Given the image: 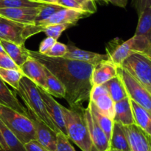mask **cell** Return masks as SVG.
Wrapping results in <instances>:
<instances>
[{"mask_svg": "<svg viewBox=\"0 0 151 151\" xmlns=\"http://www.w3.org/2000/svg\"><path fill=\"white\" fill-rule=\"evenodd\" d=\"M64 7L55 4H47V3H43L41 7H39V12L35 18V23L34 25L39 24L40 22L46 20L50 16L55 13L56 12L62 10Z\"/></svg>", "mask_w": 151, "mask_h": 151, "instance_id": "f546056e", "label": "cell"}, {"mask_svg": "<svg viewBox=\"0 0 151 151\" xmlns=\"http://www.w3.org/2000/svg\"><path fill=\"white\" fill-rule=\"evenodd\" d=\"M55 4L60 5L64 8L73 9L76 10H81V11H85L83 7L77 2L75 0H57ZM88 13V12H87Z\"/></svg>", "mask_w": 151, "mask_h": 151, "instance_id": "d590c367", "label": "cell"}, {"mask_svg": "<svg viewBox=\"0 0 151 151\" xmlns=\"http://www.w3.org/2000/svg\"><path fill=\"white\" fill-rule=\"evenodd\" d=\"M44 67V74L46 78V84H47V90L46 91L51 95L57 98H64L66 94V90L62 83L50 71L45 67Z\"/></svg>", "mask_w": 151, "mask_h": 151, "instance_id": "484cf974", "label": "cell"}, {"mask_svg": "<svg viewBox=\"0 0 151 151\" xmlns=\"http://www.w3.org/2000/svg\"><path fill=\"white\" fill-rule=\"evenodd\" d=\"M23 76L21 70H16L4 69L0 68V78L5 83L11 86L14 90H17L19 87V81Z\"/></svg>", "mask_w": 151, "mask_h": 151, "instance_id": "f1b7e54d", "label": "cell"}, {"mask_svg": "<svg viewBox=\"0 0 151 151\" xmlns=\"http://www.w3.org/2000/svg\"><path fill=\"white\" fill-rule=\"evenodd\" d=\"M29 56L52 73L64 87V99L70 107L82 106L89 100L94 65L66 58H53L28 50Z\"/></svg>", "mask_w": 151, "mask_h": 151, "instance_id": "6da1fadb", "label": "cell"}, {"mask_svg": "<svg viewBox=\"0 0 151 151\" xmlns=\"http://www.w3.org/2000/svg\"><path fill=\"white\" fill-rule=\"evenodd\" d=\"M88 107H89L90 112H91V115L95 120L96 122L97 123L100 128L103 130L105 134L107 136L108 139L110 142L112 130H113V126H114V121L112 118L110 117L107 116L105 114L102 113L98 109L95 107V105L92 103L91 102L89 101Z\"/></svg>", "mask_w": 151, "mask_h": 151, "instance_id": "603a6c76", "label": "cell"}, {"mask_svg": "<svg viewBox=\"0 0 151 151\" xmlns=\"http://www.w3.org/2000/svg\"><path fill=\"white\" fill-rule=\"evenodd\" d=\"M4 49H3L2 46H1V44H0V53H4Z\"/></svg>", "mask_w": 151, "mask_h": 151, "instance_id": "ee69618b", "label": "cell"}, {"mask_svg": "<svg viewBox=\"0 0 151 151\" xmlns=\"http://www.w3.org/2000/svg\"><path fill=\"white\" fill-rule=\"evenodd\" d=\"M19 68L24 76H26L33 81L38 87L47 90L44 67L38 61L29 56L27 60Z\"/></svg>", "mask_w": 151, "mask_h": 151, "instance_id": "2e32d148", "label": "cell"}, {"mask_svg": "<svg viewBox=\"0 0 151 151\" xmlns=\"http://www.w3.org/2000/svg\"><path fill=\"white\" fill-rule=\"evenodd\" d=\"M132 5L139 15L146 7L151 6V0H132Z\"/></svg>", "mask_w": 151, "mask_h": 151, "instance_id": "f35d334b", "label": "cell"}, {"mask_svg": "<svg viewBox=\"0 0 151 151\" xmlns=\"http://www.w3.org/2000/svg\"><path fill=\"white\" fill-rule=\"evenodd\" d=\"M38 90L44 102L47 113L51 118L52 123L58 129L59 131L67 136L64 118H63V114L60 105L57 101H55V99H53L52 96L49 94L45 90L39 87H38Z\"/></svg>", "mask_w": 151, "mask_h": 151, "instance_id": "7c38bea8", "label": "cell"}, {"mask_svg": "<svg viewBox=\"0 0 151 151\" xmlns=\"http://www.w3.org/2000/svg\"><path fill=\"white\" fill-rule=\"evenodd\" d=\"M135 35L151 39V6L147 7L139 15Z\"/></svg>", "mask_w": 151, "mask_h": 151, "instance_id": "4316f807", "label": "cell"}, {"mask_svg": "<svg viewBox=\"0 0 151 151\" xmlns=\"http://www.w3.org/2000/svg\"><path fill=\"white\" fill-rule=\"evenodd\" d=\"M0 120L24 144L35 140L34 126L27 115L0 105Z\"/></svg>", "mask_w": 151, "mask_h": 151, "instance_id": "5b68a950", "label": "cell"}, {"mask_svg": "<svg viewBox=\"0 0 151 151\" xmlns=\"http://www.w3.org/2000/svg\"><path fill=\"white\" fill-rule=\"evenodd\" d=\"M110 149L131 151L122 124L114 122L113 130L110 139Z\"/></svg>", "mask_w": 151, "mask_h": 151, "instance_id": "cb8c5ba5", "label": "cell"}, {"mask_svg": "<svg viewBox=\"0 0 151 151\" xmlns=\"http://www.w3.org/2000/svg\"><path fill=\"white\" fill-rule=\"evenodd\" d=\"M109 96L114 103L128 97L122 80L119 76L114 77L104 84Z\"/></svg>", "mask_w": 151, "mask_h": 151, "instance_id": "d4e9b609", "label": "cell"}, {"mask_svg": "<svg viewBox=\"0 0 151 151\" xmlns=\"http://www.w3.org/2000/svg\"><path fill=\"white\" fill-rule=\"evenodd\" d=\"M72 26H74V25L68 23L52 25L46 27L44 30H43V32L45 33L47 37H52V38H53L57 41L63 31Z\"/></svg>", "mask_w": 151, "mask_h": 151, "instance_id": "1f68e13d", "label": "cell"}, {"mask_svg": "<svg viewBox=\"0 0 151 151\" xmlns=\"http://www.w3.org/2000/svg\"><path fill=\"white\" fill-rule=\"evenodd\" d=\"M27 116L30 118L35 129V140L49 151H55L56 134L43 121L27 111Z\"/></svg>", "mask_w": 151, "mask_h": 151, "instance_id": "8fae6325", "label": "cell"}, {"mask_svg": "<svg viewBox=\"0 0 151 151\" xmlns=\"http://www.w3.org/2000/svg\"><path fill=\"white\" fill-rule=\"evenodd\" d=\"M13 93L21 97L27 107V111L43 121L55 133L60 132L49 116L44 102L38 92V86L33 81L23 76L19 81V87L17 90H14Z\"/></svg>", "mask_w": 151, "mask_h": 151, "instance_id": "277c9868", "label": "cell"}, {"mask_svg": "<svg viewBox=\"0 0 151 151\" xmlns=\"http://www.w3.org/2000/svg\"><path fill=\"white\" fill-rule=\"evenodd\" d=\"M93 1H94V0H93Z\"/></svg>", "mask_w": 151, "mask_h": 151, "instance_id": "7dc6e473", "label": "cell"}, {"mask_svg": "<svg viewBox=\"0 0 151 151\" xmlns=\"http://www.w3.org/2000/svg\"><path fill=\"white\" fill-rule=\"evenodd\" d=\"M134 124L151 136V114L145 108L131 100Z\"/></svg>", "mask_w": 151, "mask_h": 151, "instance_id": "7402d4cb", "label": "cell"}, {"mask_svg": "<svg viewBox=\"0 0 151 151\" xmlns=\"http://www.w3.org/2000/svg\"><path fill=\"white\" fill-rule=\"evenodd\" d=\"M25 25L0 16V39L19 45H24L22 31Z\"/></svg>", "mask_w": 151, "mask_h": 151, "instance_id": "5bb4252c", "label": "cell"}, {"mask_svg": "<svg viewBox=\"0 0 151 151\" xmlns=\"http://www.w3.org/2000/svg\"><path fill=\"white\" fill-rule=\"evenodd\" d=\"M116 70L128 98L151 113V93L122 68Z\"/></svg>", "mask_w": 151, "mask_h": 151, "instance_id": "ba28073f", "label": "cell"}, {"mask_svg": "<svg viewBox=\"0 0 151 151\" xmlns=\"http://www.w3.org/2000/svg\"><path fill=\"white\" fill-rule=\"evenodd\" d=\"M131 151H150V136L135 124L122 126Z\"/></svg>", "mask_w": 151, "mask_h": 151, "instance_id": "30bf717a", "label": "cell"}, {"mask_svg": "<svg viewBox=\"0 0 151 151\" xmlns=\"http://www.w3.org/2000/svg\"><path fill=\"white\" fill-rule=\"evenodd\" d=\"M0 68L4 69L20 70V68L13 62V59L5 53H0Z\"/></svg>", "mask_w": 151, "mask_h": 151, "instance_id": "e575fe53", "label": "cell"}, {"mask_svg": "<svg viewBox=\"0 0 151 151\" xmlns=\"http://www.w3.org/2000/svg\"><path fill=\"white\" fill-rule=\"evenodd\" d=\"M0 105L8 107L23 115H27V110L21 104L13 91L10 90L6 83L0 78Z\"/></svg>", "mask_w": 151, "mask_h": 151, "instance_id": "ffe728a7", "label": "cell"}, {"mask_svg": "<svg viewBox=\"0 0 151 151\" xmlns=\"http://www.w3.org/2000/svg\"><path fill=\"white\" fill-rule=\"evenodd\" d=\"M68 51L63 58L85 62L92 65H97L103 61L109 59L107 54H100L94 52L84 50L74 45H67Z\"/></svg>", "mask_w": 151, "mask_h": 151, "instance_id": "ac0fdd59", "label": "cell"}, {"mask_svg": "<svg viewBox=\"0 0 151 151\" xmlns=\"http://www.w3.org/2000/svg\"><path fill=\"white\" fill-rule=\"evenodd\" d=\"M39 3H47V4H55L57 0H32Z\"/></svg>", "mask_w": 151, "mask_h": 151, "instance_id": "7bdbcfd3", "label": "cell"}, {"mask_svg": "<svg viewBox=\"0 0 151 151\" xmlns=\"http://www.w3.org/2000/svg\"><path fill=\"white\" fill-rule=\"evenodd\" d=\"M109 151H123V150H116V149H110Z\"/></svg>", "mask_w": 151, "mask_h": 151, "instance_id": "f6af8a7d", "label": "cell"}, {"mask_svg": "<svg viewBox=\"0 0 151 151\" xmlns=\"http://www.w3.org/2000/svg\"><path fill=\"white\" fill-rule=\"evenodd\" d=\"M39 7L1 8L0 16L24 25H34L35 18L39 12Z\"/></svg>", "mask_w": 151, "mask_h": 151, "instance_id": "9a60e30c", "label": "cell"}, {"mask_svg": "<svg viewBox=\"0 0 151 151\" xmlns=\"http://www.w3.org/2000/svg\"><path fill=\"white\" fill-rule=\"evenodd\" d=\"M88 101L92 102L102 113L113 119L114 102L109 96L104 84L91 87Z\"/></svg>", "mask_w": 151, "mask_h": 151, "instance_id": "4fadbf2b", "label": "cell"}, {"mask_svg": "<svg viewBox=\"0 0 151 151\" xmlns=\"http://www.w3.org/2000/svg\"><path fill=\"white\" fill-rule=\"evenodd\" d=\"M120 68L151 93V56L134 53L122 62Z\"/></svg>", "mask_w": 151, "mask_h": 151, "instance_id": "52a82bcc", "label": "cell"}, {"mask_svg": "<svg viewBox=\"0 0 151 151\" xmlns=\"http://www.w3.org/2000/svg\"><path fill=\"white\" fill-rule=\"evenodd\" d=\"M67 136L59 132L56 134V149L55 151H75L72 145L69 142Z\"/></svg>", "mask_w": 151, "mask_h": 151, "instance_id": "d6a6232c", "label": "cell"}, {"mask_svg": "<svg viewBox=\"0 0 151 151\" xmlns=\"http://www.w3.org/2000/svg\"><path fill=\"white\" fill-rule=\"evenodd\" d=\"M24 147L27 151H49L35 140H31L24 144Z\"/></svg>", "mask_w": 151, "mask_h": 151, "instance_id": "ab89813d", "label": "cell"}, {"mask_svg": "<svg viewBox=\"0 0 151 151\" xmlns=\"http://www.w3.org/2000/svg\"><path fill=\"white\" fill-rule=\"evenodd\" d=\"M75 1L83 7L85 11L88 12L90 14H92L97 11L95 2L93 0H75Z\"/></svg>", "mask_w": 151, "mask_h": 151, "instance_id": "74e56055", "label": "cell"}, {"mask_svg": "<svg viewBox=\"0 0 151 151\" xmlns=\"http://www.w3.org/2000/svg\"><path fill=\"white\" fill-rule=\"evenodd\" d=\"M83 115L91 142V151H109L110 142L91 115L88 107H83Z\"/></svg>", "mask_w": 151, "mask_h": 151, "instance_id": "9c48e42d", "label": "cell"}, {"mask_svg": "<svg viewBox=\"0 0 151 151\" xmlns=\"http://www.w3.org/2000/svg\"><path fill=\"white\" fill-rule=\"evenodd\" d=\"M66 134L82 151H91V142L83 115L82 106L67 108L60 105Z\"/></svg>", "mask_w": 151, "mask_h": 151, "instance_id": "3957f363", "label": "cell"}, {"mask_svg": "<svg viewBox=\"0 0 151 151\" xmlns=\"http://www.w3.org/2000/svg\"><path fill=\"white\" fill-rule=\"evenodd\" d=\"M94 1H95V0H94ZM97 1H105V2H106V3H109V0H97Z\"/></svg>", "mask_w": 151, "mask_h": 151, "instance_id": "bcb514c9", "label": "cell"}, {"mask_svg": "<svg viewBox=\"0 0 151 151\" xmlns=\"http://www.w3.org/2000/svg\"><path fill=\"white\" fill-rule=\"evenodd\" d=\"M109 2L111 3L115 6L124 8L128 4V0H109Z\"/></svg>", "mask_w": 151, "mask_h": 151, "instance_id": "60d3db41", "label": "cell"}, {"mask_svg": "<svg viewBox=\"0 0 151 151\" xmlns=\"http://www.w3.org/2000/svg\"><path fill=\"white\" fill-rule=\"evenodd\" d=\"M0 130L8 151H27L24 144L19 140V139L3 124L1 120H0Z\"/></svg>", "mask_w": 151, "mask_h": 151, "instance_id": "83f0119b", "label": "cell"}, {"mask_svg": "<svg viewBox=\"0 0 151 151\" xmlns=\"http://www.w3.org/2000/svg\"><path fill=\"white\" fill-rule=\"evenodd\" d=\"M114 122L128 126L134 124L132 108L131 105V99L128 97L114 103Z\"/></svg>", "mask_w": 151, "mask_h": 151, "instance_id": "d6986e66", "label": "cell"}, {"mask_svg": "<svg viewBox=\"0 0 151 151\" xmlns=\"http://www.w3.org/2000/svg\"><path fill=\"white\" fill-rule=\"evenodd\" d=\"M43 3L32 0H0V9L13 7H39Z\"/></svg>", "mask_w": 151, "mask_h": 151, "instance_id": "4dcf8cb0", "label": "cell"}, {"mask_svg": "<svg viewBox=\"0 0 151 151\" xmlns=\"http://www.w3.org/2000/svg\"><path fill=\"white\" fill-rule=\"evenodd\" d=\"M56 41L55 39H54L52 37H47L44 38L42 41L41 42L39 45V49H38V53L44 55L50 48L52 46L55 44Z\"/></svg>", "mask_w": 151, "mask_h": 151, "instance_id": "8d00e7d4", "label": "cell"}, {"mask_svg": "<svg viewBox=\"0 0 151 151\" xmlns=\"http://www.w3.org/2000/svg\"><path fill=\"white\" fill-rule=\"evenodd\" d=\"M117 67L109 59L103 61L94 65L91 76V87L103 85L117 76Z\"/></svg>", "mask_w": 151, "mask_h": 151, "instance_id": "e0dca14e", "label": "cell"}, {"mask_svg": "<svg viewBox=\"0 0 151 151\" xmlns=\"http://www.w3.org/2000/svg\"><path fill=\"white\" fill-rule=\"evenodd\" d=\"M109 59L116 67L134 53H142L151 56V39L143 36L134 35L127 41L114 38L106 46Z\"/></svg>", "mask_w": 151, "mask_h": 151, "instance_id": "7a4b0ae2", "label": "cell"}, {"mask_svg": "<svg viewBox=\"0 0 151 151\" xmlns=\"http://www.w3.org/2000/svg\"><path fill=\"white\" fill-rule=\"evenodd\" d=\"M0 44L4 52L11 58L13 62L19 67L22 66L29 57L28 49L24 45H19L10 41L0 39Z\"/></svg>", "mask_w": 151, "mask_h": 151, "instance_id": "44dd1931", "label": "cell"}, {"mask_svg": "<svg viewBox=\"0 0 151 151\" xmlns=\"http://www.w3.org/2000/svg\"><path fill=\"white\" fill-rule=\"evenodd\" d=\"M67 45L56 41L51 48L45 53V56L53 58H63L67 53Z\"/></svg>", "mask_w": 151, "mask_h": 151, "instance_id": "836d02e7", "label": "cell"}, {"mask_svg": "<svg viewBox=\"0 0 151 151\" xmlns=\"http://www.w3.org/2000/svg\"><path fill=\"white\" fill-rule=\"evenodd\" d=\"M0 150L1 151H8L7 145H6L5 142H4V138H3L2 134H1V130H0Z\"/></svg>", "mask_w": 151, "mask_h": 151, "instance_id": "b9f144b4", "label": "cell"}, {"mask_svg": "<svg viewBox=\"0 0 151 151\" xmlns=\"http://www.w3.org/2000/svg\"><path fill=\"white\" fill-rule=\"evenodd\" d=\"M90 13L86 11L63 8L56 12L46 20L37 25H25L22 31V38L26 41L27 38L38 33L43 32L47 26L58 24H72L75 25L80 19L90 16Z\"/></svg>", "mask_w": 151, "mask_h": 151, "instance_id": "8992f818", "label": "cell"}]
</instances>
